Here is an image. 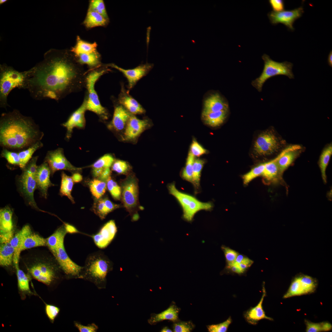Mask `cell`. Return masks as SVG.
<instances>
[{
  "mask_svg": "<svg viewBox=\"0 0 332 332\" xmlns=\"http://www.w3.org/2000/svg\"><path fill=\"white\" fill-rule=\"evenodd\" d=\"M16 269L18 289L22 292H30L29 276L20 269L19 267Z\"/></svg>",
  "mask_w": 332,
  "mask_h": 332,
  "instance_id": "42",
  "label": "cell"
},
{
  "mask_svg": "<svg viewBox=\"0 0 332 332\" xmlns=\"http://www.w3.org/2000/svg\"><path fill=\"white\" fill-rule=\"evenodd\" d=\"M6 0H0V4H2V3H3L4 2H6Z\"/></svg>",
  "mask_w": 332,
  "mask_h": 332,
  "instance_id": "64",
  "label": "cell"
},
{
  "mask_svg": "<svg viewBox=\"0 0 332 332\" xmlns=\"http://www.w3.org/2000/svg\"><path fill=\"white\" fill-rule=\"evenodd\" d=\"M47 246L46 239L38 234L32 233L27 236L23 240L19 251L33 247Z\"/></svg>",
  "mask_w": 332,
  "mask_h": 332,
  "instance_id": "32",
  "label": "cell"
},
{
  "mask_svg": "<svg viewBox=\"0 0 332 332\" xmlns=\"http://www.w3.org/2000/svg\"><path fill=\"white\" fill-rule=\"evenodd\" d=\"M31 233L30 227L28 225H26L13 236L10 241L11 245L14 249L13 263L15 268L19 267V261L20 254L19 250L21 244L23 239Z\"/></svg>",
  "mask_w": 332,
  "mask_h": 332,
  "instance_id": "25",
  "label": "cell"
},
{
  "mask_svg": "<svg viewBox=\"0 0 332 332\" xmlns=\"http://www.w3.org/2000/svg\"><path fill=\"white\" fill-rule=\"evenodd\" d=\"M266 295L264 284H263V294L259 302L255 306L247 311L245 315V318L249 323L254 325L256 324L258 321L262 319H265L270 320H273L272 318L266 315L263 309L262 304Z\"/></svg>",
  "mask_w": 332,
  "mask_h": 332,
  "instance_id": "26",
  "label": "cell"
},
{
  "mask_svg": "<svg viewBox=\"0 0 332 332\" xmlns=\"http://www.w3.org/2000/svg\"><path fill=\"white\" fill-rule=\"evenodd\" d=\"M301 147L299 145L290 146L283 150L276 158L281 176L284 171L292 164L298 154Z\"/></svg>",
  "mask_w": 332,
  "mask_h": 332,
  "instance_id": "22",
  "label": "cell"
},
{
  "mask_svg": "<svg viewBox=\"0 0 332 332\" xmlns=\"http://www.w3.org/2000/svg\"><path fill=\"white\" fill-rule=\"evenodd\" d=\"M114 161V159L113 156L107 154L100 157L91 165V167L93 169L110 168Z\"/></svg>",
  "mask_w": 332,
  "mask_h": 332,
  "instance_id": "45",
  "label": "cell"
},
{
  "mask_svg": "<svg viewBox=\"0 0 332 332\" xmlns=\"http://www.w3.org/2000/svg\"><path fill=\"white\" fill-rule=\"evenodd\" d=\"M97 44L95 42L93 43L86 42L81 39L79 36L77 38L75 45L71 50L75 56L84 53H89L97 51Z\"/></svg>",
  "mask_w": 332,
  "mask_h": 332,
  "instance_id": "34",
  "label": "cell"
},
{
  "mask_svg": "<svg viewBox=\"0 0 332 332\" xmlns=\"http://www.w3.org/2000/svg\"><path fill=\"white\" fill-rule=\"evenodd\" d=\"M190 152L194 156L197 157H199L207 152L206 149L195 140H193L191 145Z\"/></svg>",
  "mask_w": 332,
  "mask_h": 332,
  "instance_id": "54",
  "label": "cell"
},
{
  "mask_svg": "<svg viewBox=\"0 0 332 332\" xmlns=\"http://www.w3.org/2000/svg\"><path fill=\"white\" fill-rule=\"evenodd\" d=\"M60 311L58 307L51 304H45V312L50 320L53 322Z\"/></svg>",
  "mask_w": 332,
  "mask_h": 332,
  "instance_id": "52",
  "label": "cell"
},
{
  "mask_svg": "<svg viewBox=\"0 0 332 332\" xmlns=\"http://www.w3.org/2000/svg\"><path fill=\"white\" fill-rule=\"evenodd\" d=\"M109 70V69L107 68L93 70L89 73L86 77V87L88 93L87 97V110L92 111L104 119L107 117V111L101 105L94 87L95 83L99 78Z\"/></svg>",
  "mask_w": 332,
  "mask_h": 332,
  "instance_id": "10",
  "label": "cell"
},
{
  "mask_svg": "<svg viewBox=\"0 0 332 332\" xmlns=\"http://www.w3.org/2000/svg\"><path fill=\"white\" fill-rule=\"evenodd\" d=\"M132 114L121 104L117 105L114 110L112 121V126L117 131L124 129Z\"/></svg>",
  "mask_w": 332,
  "mask_h": 332,
  "instance_id": "27",
  "label": "cell"
},
{
  "mask_svg": "<svg viewBox=\"0 0 332 332\" xmlns=\"http://www.w3.org/2000/svg\"><path fill=\"white\" fill-rule=\"evenodd\" d=\"M111 171L110 168H104L97 179L106 182L107 180L110 177Z\"/></svg>",
  "mask_w": 332,
  "mask_h": 332,
  "instance_id": "58",
  "label": "cell"
},
{
  "mask_svg": "<svg viewBox=\"0 0 332 332\" xmlns=\"http://www.w3.org/2000/svg\"><path fill=\"white\" fill-rule=\"evenodd\" d=\"M106 66L114 68L121 72L128 80V88L131 89L137 81L148 74L153 65L148 63L142 64L130 69H124L113 63L107 64Z\"/></svg>",
  "mask_w": 332,
  "mask_h": 332,
  "instance_id": "16",
  "label": "cell"
},
{
  "mask_svg": "<svg viewBox=\"0 0 332 332\" xmlns=\"http://www.w3.org/2000/svg\"><path fill=\"white\" fill-rule=\"evenodd\" d=\"M106 182L107 188L113 198L116 200H120L121 195V187L111 178V176Z\"/></svg>",
  "mask_w": 332,
  "mask_h": 332,
  "instance_id": "47",
  "label": "cell"
},
{
  "mask_svg": "<svg viewBox=\"0 0 332 332\" xmlns=\"http://www.w3.org/2000/svg\"><path fill=\"white\" fill-rule=\"evenodd\" d=\"M89 187L93 195L97 199L104 195L107 188L106 182L97 178L90 181Z\"/></svg>",
  "mask_w": 332,
  "mask_h": 332,
  "instance_id": "39",
  "label": "cell"
},
{
  "mask_svg": "<svg viewBox=\"0 0 332 332\" xmlns=\"http://www.w3.org/2000/svg\"><path fill=\"white\" fill-rule=\"evenodd\" d=\"M50 169L45 162L38 166L36 173L37 188L41 195L45 199L47 197L49 188L53 185L50 180Z\"/></svg>",
  "mask_w": 332,
  "mask_h": 332,
  "instance_id": "20",
  "label": "cell"
},
{
  "mask_svg": "<svg viewBox=\"0 0 332 332\" xmlns=\"http://www.w3.org/2000/svg\"><path fill=\"white\" fill-rule=\"evenodd\" d=\"M28 270L34 279L48 287H55L65 278L55 258L48 263L43 261L34 263Z\"/></svg>",
  "mask_w": 332,
  "mask_h": 332,
  "instance_id": "6",
  "label": "cell"
},
{
  "mask_svg": "<svg viewBox=\"0 0 332 332\" xmlns=\"http://www.w3.org/2000/svg\"><path fill=\"white\" fill-rule=\"evenodd\" d=\"M173 328L175 332H189L193 328L192 324L189 323L181 322L174 324Z\"/></svg>",
  "mask_w": 332,
  "mask_h": 332,
  "instance_id": "55",
  "label": "cell"
},
{
  "mask_svg": "<svg viewBox=\"0 0 332 332\" xmlns=\"http://www.w3.org/2000/svg\"><path fill=\"white\" fill-rule=\"evenodd\" d=\"M88 10L95 11L109 20L105 5L102 0H92L90 1Z\"/></svg>",
  "mask_w": 332,
  "mask_h": 332,
  "instance_id": "46",
  "label": "cell"
},
{
  "mask_svg": "<svg viewBox=\"0 0 332 332\" xmlns=\"http://www.w3.org/2000/svg\"><path fill=\"white\" fill-rule=\"evenodd\" d=\"M195 160V156L190 151L187 156L185 167L181 173V176L184 180L192 183V167Z\"/></svg>",
  "mask_w": 332,
  "mask_h": 332,
  "instance_id": "44",
  "label": "cell"
},
{
  "mask_svg": "<svg viewBox=\"0 0 332 332\" xmlns=\"http://www.w3.org/2000/svg\"><path fill=\"white\" fill-rule=\"evenodd\" d=\"M306 331L307 332H318L329 331L332 329V325L328 322H324L314 323L305 320Z\"/></svg>",
  "mask_w": 332,
  "mask_h": 332,
  "instance_id": "41",
  "label": "cell"
},
{
  "mask_svg": "<svg viewBox=\"0 0 332 332\" xmlns=\"http://www.w3.org/2000/svg\"><path fill=\"white\" fill-rule=\"evenodd\" d=\"M13 211L9 207H6L0 210V236L12 238L13 234L12 221Z\"/></svg>",
  "mask_w": 332,
  "mask_h": 332,
  "instance_id": "24",
  "label": "cell"
},
{
  "mask_svg": "<svg viewBox=\"0 0 332 332\" xmlns=\"http://www.w3.org/2000/svg\"><path fill=\"white\" fill-rule=\"evenodd\" d=\"M228 111H222L215 113H202V118L207 124L213 127L219 126L224 121Z\"/></svg>",
  "mask_w": 332,
  "mask_h": 332,
  "instance_id": "30",
  "label": "cell"
},
{
  "mask_svg": "<svg viewBox=\"0 0 332 332\" xmlns=\"http://www.w3.org/2000/svg\"><path fill=\"white\" fill-rule=\"evenodd\" d=\"M129 168L130 167L127 162L122 160H117L114 161L113 164L112 169L118 174H124L128 171Z\"/></svg>",
  "mask_w": 332,
  "mask_h": 332,
  "instance_id": "49",
  "label": "cell"
},
{
  "mask_svg": "<svg viewBox=\"0 0 332 332\" xmlns=\"http://www.w3.org/2000/svg\"><path fill=\"white\" fill-rule=\"evenodd\" d=\"M117 231L114 221L110 220L106 223L97 233L91 237L97 247L103 249L106 247L112 241Z\"/></svg>",
  "mask_w": 332,
  "mask_h": 332,
  "instance_id": "17",
  "label": "cell"
},
{
  "mask_svg": "<svg viewBox=\"0 0 332 332\" xmlns=\"http://www.w3.org/2000/svg\"><path fill=\"white\" fill-rule=\"evenodd\" d=\"M178 309L174 305H172L166 310L152 316L149 319V323L154 324L165 320L175 322L178 318Z\"/></svg>",
  "mask_w": 332,
  "mask_h": 332,
  "instance_id": "33",
  "label": "cell"
},
{
  "mask_svg": "<svg viewBox=\"0 0 332 332\" xmlns=\"http://www.w3.org/2000/svg\"><path fill=\"white\" fill-rule=\"evenodd\" d=\"M231 319L229 317L223 322L209 325L208 326V331L210 332H226L231 322Z\"/></svg>",
  "mask_w": 332,
  "mask_h": 332,
  "instance_id": "50",
  "label": "cell"
},
{
  "mask_svg": "<svg viewBox=\"0 0 332 332\" xmlns=\"http://www.w3.org/2000/svg\"><path fill=\"white\" fill-rule=\"evenodd\" d=\"M205 162L204 160L198 159H195L193 163L192 183L196 189L200 187L201 173Z\"/></svg>",
  "mask_w": 332,
  "mask_h": 332,
  "instance_id": "40",
  "label": "cell"
},
{
  "mask_svg": "<svg viewBox=\"0 0 332 332\" xmlns=\"http://www.w3.org/2000/svg\"><path fill=\"white\" fill-rule=\"evenodd\" d=\"M44 136L32 118L17 109L3 113L0 118V145L3 148L19 151L38 141Z\"/></svg>",
  "mask_w": 332,
  "mask_h": 332,
  "instance_id": "2",
  "label": "cell"
},
{
  "mask_svg": "<svg viewBox=\"0 0 332 332\" xmlns=\"http://www.w3.org/2000/svg\"><path fill=\"white\" fill-rule=\"evenodd\" d=\"M75 56L80 64H86L90 67L97 66L100 63V55L97 51L90 53L80 54Z\"/></svg>",
  "mask_w": 332,
  "mask_h": 332,
  "instance_id": "36",
  "label": "cell"
},
{
  "mask_svg": "<svg viewBox=\"0 0 332 332\" xmlns=\"http://www.w3.org/2000/svg\"><path fill=\"white\" fill-rule=\"evenodd\" d=\"M74 324L79 332H96L98 329V326L94 323L85 326L79 322L74 321Z\"/></svg>",
  "mask_w": 332,
  "mask_h": 332,
  "instance_id": "53",
  "label": "cell"
},
{
  "mask_svg": "<svg viewBox=\"0 0 332 332\" xmlns=\"http://www.w3.org/2000/svg\"><path fill=\"white\" fill-rule=\"evenodd\" d=\"M44 161L47 163L52 175L60 170L76 172L81 170V168L76 167L70 163L65 156L63 149L61 148L48 151Z\"/></svg>",
  "mask_w": 332,
  "mask_h": 332,
  "instance_id": "12",
  "label": "cell"
},
{
  "mask_svg": "<svg viewBox=\"0 0 332 332\" xmlns=\"http://www.w3.org/2000/svg\"><path fill=\"white\" fill-rule=\"evenodd\" d=\"M276 158L265 163V167L262 176L266 180L272 181L275 180L279 175V170Z\"/></svg>",
  "mask_w": 332,
  "mask_h": 332,
  "instance_id": "37",
  "label": "cell"
},
{
  "mask_svg": "<svg viewBox=\"0 0 332 332\" xmlns=\"http://www.w3.org/2000/svg\"><path fill=\"white\" fill-rule=\"evenodd\" d=\"M328 63L329 65L332 67V51L331 50L330 52L328 57Z\"/></svg>",
  "mask_w": 332,
  "mask_h": 332,
  "instance_id": "62",
  "label": "cell"
},
{
  "mask_svg": "<svg viewBox=\"0 0 332 332\" xmlns=\"http://www.w3.org/2000/svg\"><path fill=\"white\" fill-rule=\"evenodd\" d=\"M149 123L147 119H140L132 114L124 129V139L132 140L138 137L147 128Z\"/></svg>",
  "mask_w": 332,
  "mask_h": 332,
  "instance_id": "21",
  "label": "cell"
},
{
  "mask_svg": "<svg viewBox=\"0 0 332 332\" xmlns=\"http://www.w3.org/2000/svg\"><path fill=\"white\" fill-rule=\"evenodd\" d=\"M317 286L315 279L308 275H299L293 280L283 297L286 298L311 293L315 291Z\"/></svg>",
  "mask_w": 332,
  "mask_h": 332,
  "instance_id": "11",
  "label": "cell"
},
{
  "mask_svg": "<svg viewBox=\"0 0 332 332\" xmlns=\"http://www.w3.org/2000/svg\"><path fill=\"white\" fill-rule=\"evenodd\" d=\"M262 58L264 61L263 72L259 77L253 81L251 83L258 91L260 92L262 91L264 83L273 77L283 75L290 79L294 78L292 71L293 66L292 63L287 61L282 62L276 61L266 54L263 55Z\"/></svg>",
  "mask_w": 332,
  "mask_h": 332,
  "instance_id": "8",
  "label": "cell"
},
{
  "mask_svg": "<svg viewBox=\"0 0 332 332\" xmlns=\"http://www.w3.org/2000/svg\"><path fill=\"white\" fill-rule=\"evenodd\" d=\"M72 178L74 182L78 183L81 182L82 180V176L80 173L76 172L74 173Z\"/></svg>",
  "mask_w": 332,
  "mask_h": 332,
  "instance_id": "61",
  "label": "cell"
},
{
  "mask_svg": "<svg viewBox=\"0 0 332 332\" xmlns=\"http://www.w3.org/2000/svg\"><path fill=\"white\" fill-rule=\"evenodd\" d=\"M172 331L167 327H164L161 330L162 332H172Z\"/></svg>",
  "mask_w": 332,
  "mask_h": 332,
  "instance_id": "63",
  "label": "cell"
},
{
  "mask_svg": "<svg viewBox=\"0 0 332 332\" xmlns=\"http://www.w3.org/2000/svg\"><path fill=\"white\" fill-rule=\"evenodd\" d=\"M30 69L26 89L36 100L58 101L86 87V73L73 54L57 53Z\"/></svg>",
  "mask_w": 332,
  "mask_h": 332,
  "instance_id": "1",
  "label": "cell"
},
{
  "mask_svg": "<svg viewBox=\"0 0 332 332\" xmlns=\"http://www.w3.org/2000/svg\"><path fill=\"white\" fill-rule=\"evenodd\" d=\"M112 268V262L104 252L101 251L94 252L86 258L79 279L93 283L99 289H104L107 275Z\"/></svg>",
  "mask_w": 332,
  "mask_h": 332,
  "instance_id": "3",
  "label": "cell"
},
{
  "mask_svg": "<svg viewBox=\"0 0 332 332\" xmlns=\"http://www.w3.org/2000/svg\"><path fill=\"white\" fill-rule=\"evenodd\" d=\"M228 105L224 98L219 93H212L206 95L203 100L202 113H215L228 111Z\"/></svg>",
  "mask_w": 332,
  "mask_h": 332,
  "instance_id": "19",
  "label": "cell"
},
{
  "mask_svg": "<svg viewBox=\"0 0 332 332\" xmlns=\"http://www.w3.org/2000/svg\"><path fill=\"white\" fill-rule=\"evenodd\" d=\"M227 267L232 272L238 274L244 272L239 267L238 264L235 262L233 263L227 265Z\"/></svg>",
  "mask_w": 332,
  "mask_h": 332,
  "instance_id": "59",
  "label": "cell"
},
{
  "mask_svg": "<svg viewBox=\"0 0 332 332\" xmlns=\"http://www.w3.org/2000/svg\"><path fill=\"white\" fill-rule=\"evenodd\" d=\"M30 70L20 72L11 67L1 66L0 72V106L6 108L9 106L7 98L15 88L26 89Z\"/></svg>",
  "mask_w": 332,
  "mask_h": 332,
  "instance_id": "5",
  "label": "cell"
},
{
  "mask_svg": "<svg viewBox=\"0 0 332 332\" xmlns=\"http://www.w3.org/2000/svg\"><path fill=\"white\" fill-rule=\"evenodd\" d=\"M136 180L132 176L128 177L121 184V196L124 207L132 212L138 202V188Z\"/></svg>",
  "mask_w": 332,
  "mask_h": 332,
  "instance_id": "13",
  "label": "cell"
},
{
  "mask_svg": "<svg viewBox=\"0 0 332 332\" xmlns=\"http://www.w3.org/2000/svg\"><path fill=\"white\" fill-rule=\"evenodd\" d=\"M122 85L118 99L120 104L132 114L144 113L145 110L142 106L129 94L128 91Z\"/></svg>",
  "mask_w": 332,
  "mask_h": 332,
  "instance_id": "23",
  "label": "cell"
},
{
  "mask_svg": "<svg viewBox=\"0 0 332 332\" xmlns=\"http://www.w3.org/2000/svg\"><path fill=\"white\" fill-rule=\"evenodd\" d=\"M168 189L170 194L176 199L181 206L183 217L187 221H192L195 215L199 211H209L213 207L210 202H202L192 196L179 191L174 183L168 185Z\"/></svg>",
  "mask_w": 332,
  "mask_h": 332,
  "instance_id": "7",
  "label": "cell"
},
{
  "mask_svg": "<svg viewBox=\"0 0 332 332\" xmlns=\"http://www.w3.org/2000/svg\"><path fill=\"white\" fill-rule=\"evenodd\" d=\"M109 21L98 13L88 10L83 24L87 28H91L105 26L108 23Z\"/></svg>",
  "mask_w": 332,
  "mask_h": 332,
  "instance_id": "29",
  "label": "cell"
},
{
  "mask_svg": "<svg viewBox=\"0 0 332 332\" xmlns=\"http://www.w3.org/2000/svg\"><path fill=\"white\" fill-rule=\"evenodd\" d=\"M304 12L302 6L290 10L280 12L271 11L267 14L271 23L273 25L282 23L290 30L293 31V24L295 21L300 18Z\"/></svg>",
  "mask_w": 332,
  "mask_h": 332,
  "instance_id": "15",
  "label": "cell"
},
{
  "mask_svg": "<svg viewBox=\"0 0 332 332\" xmlns=\"http://www.w3.org/2000/svg\"><path fill=\"white\" fill-rule=\"evenodd\" d=\"M64 225L67 233H80L75 227L71 225L65 223Z\"/></svg>",
  "mask_w": 332,
  "mask_h": 332,
  "instance_id": "60",
  "label": "cell"
},
{
  "mask_svg": "<svg viewBox=\"0 0 332 332\" xmlns=\"http://www.w3.org/2000/svg\"><path fill=\"white\" fill-rule=\"evenodd\" d=\"M265 163L261 164L253 168L249 172L244 175L242 178L243 184L246 185L255 178L262 175L265 167Z\"/></svg>",
  "mask_w": 332,
  "mask_h": 332,
  "instance_id": "43",
  "label": "cell"
},
{
  "mask_svg": "<svg viewBox=\"0 0 332 332\" xmlns=\"http://www.w3.org/2000/svg\"><path fill=\"white\" fill-rule=\"evenodd\" d=\"M93 212L101 219H104L107 215L106 213L104 199H100L94 205L93 208Z\"/></svg>",
  "mask_w": 332,
  "mask_h": 332,
  "instance_id": "48",
  "label": "cell"
},
{
  "mask_svg": "<svg viewBox=\"0 0 332 332\" xmlns=\"http://www.w3.org/2000/svg\"><path fill=\"white\" fill-rule=\"evenodd\" d=\"M38 156L32 157L25 167L19 177V183L21 192L31 207L43 211L38 208L34 198L35 190L37 188L36 173Z\"/></svg>",
  "mask_w": 332,
  "mask_h": 332,
  "instance_id": "9",
  "label": "cell"
},
{
  "mask_svg": "<svg viewBox=\"0 0 332 332\" xmlns=\"http://www.w3.org/2000/svg\"><path fill=\"white\" fill-rule=\"evenodd\" d=\"M43 146L41 141L38 142L28 148L20 151L15 152L16 156L19 162V167L23 169L32 158L34 153Z\"/></svg>",
  "mask_w": 332,
  "mask_h": 332,
  "instance_id": "28",
  "label": "cell"
},
{
  "mask_svg": "<svg viewBox=\"0 0 332 332\" xmlns=\"http://www.w3.org/2000/svg\"><path fill=\"white\" fill-rule=\"evenodd\" d=\"M222 249L224 253L227 265L234 263L239 254L238 252L228 247L224 246H222Z\"/></svg>",
  "mask_w": 332,
  "mask_h": 332,
  "instance_id": "51",
  "label": "cell"
},
{
  "mask_svg": "<svg viewBox=\"0 0 332 332\" xmlns=\"http://www.w3.org/2000/svg\"><path fill=\"white\" fill-rule=\"evenodd\" d=\"M0 244V265L4 267L10 266L13 262L14 249L10 242Z\"/></svg>",
  "mask_w": 332,
  "mask_h": 332,
  "instance_id": "31",
  "label": "cell"
},
{
  "mask_svg": "<svg viewBox=\"0 0 332 332\" xmlns=\"http://www.w3.org/2000/svg\"><path fill=\"white\" fill-rule=\"evenodd\" d=\"M87 97H86L81 106L70 116L62 126L67 130L66 137L69 139L74 128H82L85 124V113L86 109Z\"/></svg>",
  "mask_w": 332,
  "mask_h": 332,
  "instance_id": "18",
  "label": "cell"
},
{
  "mask_svg": "<svg viewBox=\"0 0 332 332\" xmlns=\"http://www.w3.org/2000/svg\"><path fill=\"white\" fill-rule=\"evenodd\" d=\"M332 154V146L330 144L323 150L320 156L319 166L322 178L324 183L326 182V170Z\"/></svg>",
  "mask_w": 332,
  "mask_h": 332,
  "instance_id": "38",
  "label": "cell"
},
{
  "mask_svg": "<svg viewBox=\"0 0 332 332\" xmlns=\"http://www.w3.org/2000/svg\"><path fill=\"white\" fill-rule=\"evenodd\" d=\"M66 234L62 231L55 232L47 239V246L62 270L65 278L79 279L83 267L72 261L66 253L64 246Z\"/></svg>",
  "mask_w": 332,
  "mask_h": 332,
  "instance_id": "4",
  "label": "cell"
},
{
  "mask_svg": "<svg viewBox=\"0 0 332 332\" xmlns=\"http://www.w3.org/2000/svg\"><path fill=\"white\" fill-rule=\"evenodd\" d=\"M279 146V142L275 135L271 132L267 131L258 136L254 143V150L259 155L265 156L276 151Z\"/></svg>",
  "mask_w": 332,
  "mask_h": 332,
  "instance_id": "14",
  "label": "cell"
},
{
  "mask_svg": "<svg viewBox=\"0 0 332 332\" xmlns=\"http://www.w3.org/2000/svg\"><path fill=\"white\" fill-rule=\"evenodd\" d=\"M269 3L275 12H280L284 9V3L282 0H270Z\"/></svg>",
  "mask_w": 332,
  "mask_h": 332,
  "instance_id": "56",
  "label": "cell"
},
{
  "mask_svg": "<svg viewBox=\"0 0 332 332\" xmlns=\"http://www.w3.org/2000/svg\"><path fill=\"white\" fill-rule=\"evenodd\" d=\"M73 182L72 177L67 176L64 172L61 173L60 194L62 196L67 197L73 203H75L71 193Z\"/></svg>",
  "mask_w": 332,
  "mask_h": 332,
  "instance_id": "35",
  "label": "cell"
},
{
  "mask_svg": "<svg viewBox=\"0 0 332 332\" xmlns=\"http://www.w3.org/2000/svg\"><path fill=\"white\" fill-rule=\"evenodd\" d=\"M104 199L107 214L119 207V205L114 204L107 198H105Z\"/></svg>",
  "mask_w": 332,
  "mask_h": 332,
  "instance_id": "57",
  "label": "cell"
}]
</instances>
